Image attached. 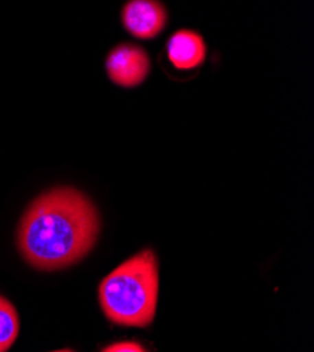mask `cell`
Masks as SVG:
<instances>
[{
	"mask_svg": "<svg viewBox=\"0 0 314 352\" xmlns=\"http://www.w3.org/2000/svg\"><path fill=\"white\" fill-rule=\"evenodd\" d=\"M99 230V213L87 196L72 188H55L37 197L23 214L17 247L36 270H64L89 254Z\"/></svg>",
	"mask_w": 314,
	"mask_h": 352,
	"instance_id": "6da1fadb",
	"label": "cell"
},
{
	"mask_svg": "<svg viewBox=\"0 0 314 352\" xmlns=\"http://www.w3.org/2000/svg\"><path fill=\"white\" fill-rule=\"evenodd\" d=\"M159 290L158 261L144 250L124 261L99 286L104 316L119 326L148 327L154 321Z\"/></svg>",
	"mask_w": 314,
	"mask_h": 352,
	"instance_id": "7a4b0ae2",
	"label": "cell"
},
{
	"mask_svg": "<svg viewBox=\"0 0 314 352\" xmlns=\"http://www.w3.org/2000/svg\"><path fill=\"white\" fill-rule=\"evenodd\" d=\"M106 69L113 83L122 87H135L147 79L151 61L144 48L133 44H120L109 52Z\"/></svg>",
	"mask_w": 314,
	"mask_h": 352,
	"instance_id": "3957f363",
	"label": "cell"
},
{
	"mask_svg": "<svg viewBox=\"0 0 314 352\" xmlns=\"http://www.w3.org/2000/svg\"><path fill=\"white\" fill-rule=\"evenodd\" d=\"M122 21L135 38L153 40L164 32L168 13L162 3L154 0H131L122 10Z\"/></svg>",
	"mask_w": 314,
	"mask_h": 352,
	"instance_id": "277c9868",
	"label": "cell"
},
{
	"mask_svg": "<svg viewBox=\"0 0 314 352\" xmlns=\"http://www.w3.org/2000/svg\"><path fill=\"white\" fill-rule=\"evenodd\" d=\"M166 55L177 69L189 71L205 63L208 47L201 34L192 30H179L168 40Z\"/></svg>",
	"mask_w": 314,
	"mask_h": 352,
	"instance_id": "5b68a950",
	"label": "cell"
},
{
	"mask_svg": "<svg viewBox=\"0 0 314 352\" xmlns=\"http://www.w3.org/2000/svg\"><path fill=\"white\" fill-rule=\"evenodd\" d=\"M19 313L13 303L0 295V352H8L20 331Z\"/></svg>",
	"mask_w": 314,
	"mask_h": 352,
	"instance_id": "8992f818",
	"label": "cell"
},
{
	"mask_svg": "<svg viewBox=\"0 0 314 352\" xmlns=\"http://www.w3.org/2000/svg\"><path fill=\"white\" fill-rule=\"evenodd\" d=\"M102 352H147V351L138 342L123 341V342H116L106 346Z\"/></svg>",
	"mask_w": 314,
	"mask_h": 352,
	"instance_id": "52a82bcc",
	"label": "cell"
},
{
	"mask_svg": "<svg viewBox=\"0 0 314 352\" xmlns=\"http://www.w3.org/2000/svg\"><path fill=\"white\" fill-rule=\"evenodd\" d=\"M52 352H75L72 349H60V351H52Z\"/></svg>",
	"mask_w": 314,
	"mask_h": 352,
	"instance_id": "ba28073f",
	"label": "cell"
}]
</instances>
